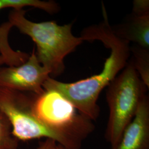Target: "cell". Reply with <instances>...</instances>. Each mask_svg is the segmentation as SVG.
Wrapping results in <instances>:
<instances>
[{"label": "cell", "instance_id": "cell-1", "mask_svg": "<svg viewBox=\"0 0 149 149\" xmlns=\"http://www.w3.org/2000/svg\"><path fill=\"white\" fill-rule=\"evenodd\" d=\"M102 8L103 21L86 28L81 36L84 41L99 40L111 49L101 72L72 83L62 82L50 76L43 85L44 90L59 92L72 104L80 114L92 121L99 117L100 109L97 102L102 91L125 67L131 54L129 43L118 37L113 31L103 3Z\"/></svg>", "mask_w": 149, "mask_h": 149}, {"label": "cell", "instance_id": "cell-2", "mask_svg": "<svg viewBox=\"0 0 149 149\" xmlns=\"http://www.w3.org/2000/svg\"><path fill=\"white\" fill-rule=\"evenodd\" d=\"M34 94L0 87V111L11 123L13 135L19 141L50 139L66 149H80L93 131V125L60 129L41 122L33 110Z\"/></svg>", "mask_w": 149, "mask_h": 149}, {"label": "cell", "instance_id": "cell-3", "mask_svg": "<svg viewBox=\"0 0 149 149\" xmlns=\"http://www.w3.org/2000/svg\"><path fill=\"white\" fill-rule=\"evenodd\" d=\"M26 13L24 10H12L9 13L8 22L36 44L38 60L50 75L56 76L62 74L65 58L84 40L73 35L72 23L60 26L53 21L34 22L27 19Z\"/></svg>", "mask_w": 149, "mask_h": 149}, {"label": "cell", "instance_id": "cell-4", "mask_svg": "<svg viewBox=\"0 0 149 149\" xmlns=\"http://www.w3.org/2000/svg\"><path fill=\"white\" fill-rule=\"evenodd\" d=\"M147 88L131 60L108 86L106 98L109 116L105 138L111 146L117 143L133 119Z\"/></svg>", "mask_w": 149, "mask_h": 149}, {"label": "cell", "instance_id": "cell-5", "mask_svg": "<svg viewBox=\"0 0 149 149\" xmlns=\"http://www.w3.org/2000/svg\"><path fill=\"white\" fill-rule=\"evenodd\" d=\"M33 110L41 122L56 129L77 128L93 124L92 120L77 113L70 102L52 90H44L42 93L34 95Z\"/></svg>", "mask_w": 149, "mask_h": 149}, {"label": "cell", "instance_id": "cell-6", "mask_svg": "<svg viewBox=\"0 0 149 149\" xmlns=\"http://www.w3.org/2000/svg\"><path fill=\"white\" fill-rule=\"evenodd\" d=\"M49 77V72L38 60L35 48L24 64L0 66V87L13 90L40 95L44 92V82Z\"/></svg>", "mask_w": 149, "mask_h": 149}, {"label": "cell", "instance_id": "cell-7", "mask_svg": "<svg viewBox=\"0 0 149 149\" xmlns=\"http://www.w3.org/2000/svg\"><path fill=\"white\" fill-rule=\"evenodd\" d=\"M111 149H149V98L147 94L140 102L133 119Z\"/></svg>", "mask_w": 149, "mask_h": 149}, {"label": "cell", "instance_id": "cell-8", "mask_svg": "<svg viewBox=\"0 0 149 149\" xmlns=\"http://www.w3.org/2000/svg\"><path fill=\"white\" fill-rule=\"evenodd\" d=\"M111 27L118 37L149 50V13L138 15L132 13L126 21Z\"/></svg>", "mask_w": 149, "mask_h": 149}, {"label": "cell", "instance_id": "cell-9", "mask_svg": "<svg viewBox=\"0 0 149 149\" xmlns=\"http://www.w3.org/2000/svg\"><path fill=\"white\" fill-rule=\"evenodd\" d=\"M13 27L8 21L0 26V55L3 58L5 65L8 66H17L24 64L29 56V54L15 50L11 47L8 39Z\"/></svg>", "mask_w": 149, "mask_h": 149}, {"label": "cell", "instance_id": "cell-10", "mask_svg": "<svg viewBox=\"0 0 149 149\" xmlns=\"http://www.w3.org/2000/svg\"><path fill=\"white\" fill-rule=\"evenodd\" d=\"M28 6L42 10L49 14L56 13L60 10L59 5L53 1L0 0V11L8 8H13V10H23L24 7Z\"/></svg>", "mask_w": 149, "mask_h": 149}, {"label": "cell", "instance_id": "cell-11", "mask_svg": "<svg viewBox=\"0 0 149 149\" xmlns=\"http://www.w3.org/2000/svg\"><path fill=\"white\" fill-rule=\"evenodd\" d=\"M132 54L131 61L141 80L145 86L149 87V50L136 45L130 47Z\"/></svg>", "mask_w": 149, "mask_h": 149}, {"label": "cell", "instance_id": "cell-12", "mask_svg": "<svg viewBox=\"0 0 149 149\" xmlns=\"http://www.w3.org/2000/svg\"><path fill=\"white\" fill-rule=\"evenodd\" d=\"M19 140L12 133L11 123L0 111V149H18Z\"/></svg>", "mask_w": 149, "mask_h": 149}, {"label": "cell", "instance_id": "cell-13", "mask_svg": "<svg viewBox=\"0 0 149 149\" xmlns=\"http://www.w3.org/2000/svg\"><path fill=\"white\" fill-rule=\"evenodd\" d=\"M133 5L132 13L138 15L149 14V0H134Z\"/></svg>", "mask_w": 149, "mask_h": 149}, {"label": "cell", "instance_id": "cell-14", "mask_svg": "<svg viewBox=\"0 0 149 149\" xmlns=\"http://www.w3.org/2000/svg\"><path fill=\"white\" fill-rule=\"evenodd\" d=\"M56 142L50 139H46L45 141L41 142L37 149H56Z\"/></svg>", "mask_w": 149, "mask_h": 149}, {"label": "cell", "instance_id": "cell-15", "mask_svg": "<svg viewBox=\"0 0 149 149\" xmlns=\"http://www.w3.org/2000/svg\"><path fill=\"white\" fill-rule=\"evenodd\" d=\"M4 64H5L4 59H3V58L0 55V66H1L2 65H4Z\"/></svg>", "mask_w": 149, "mask_h": 149}, {"label": "cell", "instance_id": "cell-16", "mask_svg": "<svg viewBox=\"0 0 149 149\" xmlns=\"http://www.w3.org/2000/svg\"><path fill=\"white\" fill-rule=\"evenodd\" d=\"M56 149H65L64 147H63V146H61V145H59V144H58L57 145V148Z\"/></svg>", "mask_w": 149, "mask_h": 149}]
</instances>
